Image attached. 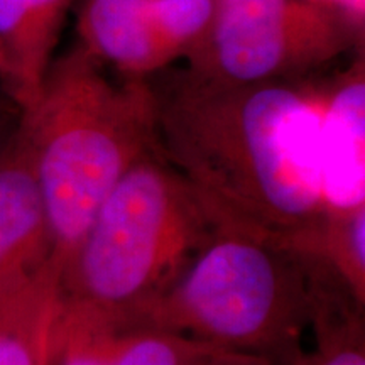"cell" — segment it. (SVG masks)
Returning <instances> with one entry per match:
<instances>
[{
  "mask_svg": "<svg viewBox=\"0 0 365 365\" xmlns=\"http://www.w3.org/2000/svg\"><path fill=\"white\" fill-rule=\"evenodd\" d=\"M218 232L188 181L154 150L105 198L65 267L63 293L120 314L168 289Z\"/></svg>",
  "mask_w": 365,
  "mask_h": 365,
  "instance_id": "277c9868",
  "label": "cell"
},
{
  "mask_svg": "<svg viewBox=\"0 0 365 365\" xmlns=\"http://www.w3.org/2000/svg\"><path fill=\"white\" fill-rule=\"evenodd\" d=\"M118 333L115 314L65 298L54 365H113Z\"/></svg>",
  "mask_w": 365,
  "mask_h": 365,
  "instance_id": "4fadbf2b",
  "label": "cell"
},
{
  "mask_svg": "<svg viewBox=\"0 0 365 365\" xmlns=\"http://www.w3.org/2000/svg\"><path fill=\"white\" fill-rule=\"evenodd\" d=\"M156 122L150 78L112 80L80 44L53 59L38 102L19 112L33 149L51 255L63 272L117 182L158 150Z\"/></svg>",
  "mask_w": 365,
  "mask_h": 365,
  "instance_id": "7a4b0ae2",
  "label": "cell"
},
{
  "mask_svg": "<svg viewBox=\"0 0 365 365\" xmlns=\"http://www.w3.org/2000/svg\"><path fill=\"white\" fill-rule=\"evenodd\" d=\"M220 350L181 333L120 327L113 365H202Z\"/></svg>",
  "mask_w": 365,
  "mask_h": 365,
  "instance_id": "5bb4252c",
  "label": "cell"
},
{
  "mask_svg": "<svg viewBox=\"0 0 365 365\" xmlns=\"http://www.w3.org/2000/svg\"><path fill=\"white\" fill-rule=\"evenodd\" d=\"M279 247L330 267L365 304V205L327 210Z\"/></svg>",
  "mask_w": 365,
  "mask_h": 365,
  "instance_id": "7c38bea8",
  "label": "cell"
},
{
  "mask_svg": "<svg viewBox=\"0 0 365 365\" xmlns=\"http://www.w3.org/2000/svg\"><path fill=\"white\" fill-rule=\"evenodd\" d=\"M63 307V266L51 254L0 287V365H51Z\"/></svg>",
  "mask_w": 365,
  "mask_h": 365,
  "instance_id": "9c48e42d",
  "label": "cell"
},
{
  "mask_svg": "<svg viewBox=\"0 0 365 365\" xmlns=\"http://www.w3.org/2000/svg\"><path fill=\"white\" fill-rule=\"evenodd\" d=\"M322 97L323 193L327 210L365 205V59L355 53L346 70L318 85Z\"/></svg>",
  "mask_w": 365,
  "mask_h": 365,
  "instance_id": "52a82bcc",
  "label": "cell"
},
{
  "mask_svg": "<svg viewBox=\"0 0 365 365\" xmlns=\"http://www.w3.org/2000/svg\"><path fill=\"white\" fill-rule=\"evenodd\" d=\"M309 313L298 255L220 230L168 289L115 317L122 328L175 331L291 365L303 352Z\"/></svg>",
  "mask_w": 365,
  "mask_h": 365,
  "instance_id": "3957f363",
  "label": "cell"
},
{
  "mask_svg": "<svg viewBox=\"0 0 365 365\" xmlns=\"http://www.w3.org/2000/svg\"><path fill=\"white\" fill-rule=\"evenodd\" d=\"M308 2L339 12L340 16L365 29V0H308Z\"/></svg>",
  "mask_w": 365,
  "mask_h": 365,
  "instance_id": "9a60e30c",
  "label": "cell"
},
{
  "mask_svg": "<svg viewBox=\"0 0 365 365\" xmlns=\"http://www.w3.org/2000/svg\"><path fill=\"white\" fill-rule=\"evenodd\" d=\"M7 80H9V66H7L6 56H4L2 49H0V83H2V86H6Z\"/></svg>",
  "mask_w": 365,
  "mask_h": 365,
  "instance_id": "e0dca14e",
  "label": "cell"
},
{
  "mask_svg": "<svg viewBox=\"0 0 365 365\" xmlns=\"http://www.w3.org/2000/svg\"><path fill=\"white\" fill-rule=\"evenodd\" d=\"M51 254L48 218L29 140L17 124L0 149V287Z\"/></svg>",
  "mask_w": 365,
  "mask_h": 365,
  "instance_id": "ba28073f",
  "label": "cell"
},
{
  "mask_svg": "<svg viewBox=\"0 0 365 365\" xmlns=\"http://www.w3.org/2000/svg\"><path fill=\"white\" fill-rule=\"evenodd\" d=\"M202 365H274L271 360L261 355L235 352V350H220Z\"/></svg>",
  "mask_w": 365,
  "mask_h": 365,
  "instance_id": "2e32d148",
  "label": "cell"
},
{
  "mask_svg": "<svg viewBox=\"0 0 365 365\" xmlns=\"http://www.w3.org/2000/svg\"><path fill=\"white\" fill-rule=\"evenodd\" d=\"M301 261L309 282L314 346L291 365H365L364 304L330 267L308 257Z\"/></svg>",
  "mask_w": 365,
  "mask_h": 365,
  "instance_id": "8fae6325",
  "label": "cell"
},
{
  "mask_svg": "<svg viewBox=\"0 0 365 365\" xmlns=\"http://www.w3.org/2000/svg\"><path fill=\"white\" fill-rule=\"evenodd\" d=\"M215 0H81L80 46L125 78H145L190 56Z\"/></svg>",
  "mask_w": 365,
  "mask_h": 365,
  "instance_id": "8992f818",
  "label": "cell"
},
{
  "mask_svg": "<svg viewBox=\"0 0 365 365\" xmlns=\"http://www.w3.org/2000/svg\"><path fill=\"white\" fill-rule=\"evenodd\" d=\"M51 365H54V360H53V364H51Z\"/></svg>",
  "mask_w": 365,
  "mask_h": 365,
  "instance_id": "ac0fdd59",
  "label": "cell"
},
{
  "mask_svg": "<svg viewBox=\"0 0 365 365\" xmlns=\"http://www.w3.org/2000/svg\"><path fill=\"white\" fill-rule=\"evenodd\" d=\"M153 86L158 153L218 230L279 247L327 212L318 86L227 85L186 68Z\"/></svg>",
  "mask_w": 365,
  "mask_h": 365,
  "instance_id": "6da1fadb",
  "label": "cell"
},
{
  "mask_svg": "<svg viewBox=\"0 0 365 365\" xmlns=\"http://www.w3.org/2000/svg\"><path fill=\"white\" fill-rule=\"evenodd\" d=\"M73 0H0V49L9 66L4 90L24 112L38 102Z\"/></svg>",
  "mask_w": 365,
  "mask_h": 365,
  "instance_id": "30bf717a",
  "label": "cell"
},
{
  "mask_svg": "<svg viewBox=\"0 0 365 365\" xmlns=\"http://www.w3.org/2000/svg\"><path fill=\"white\" fill-rule=\"evenodd\" d=\"M359 27L308 0H215L186 70L227 85L296 81L364 48Z\"/></svg>",
  "mask_w": 365,
  "mask_h": 365,
  "instance_id": "5b68a950",
  "label": "cell"
}]
</instances>
